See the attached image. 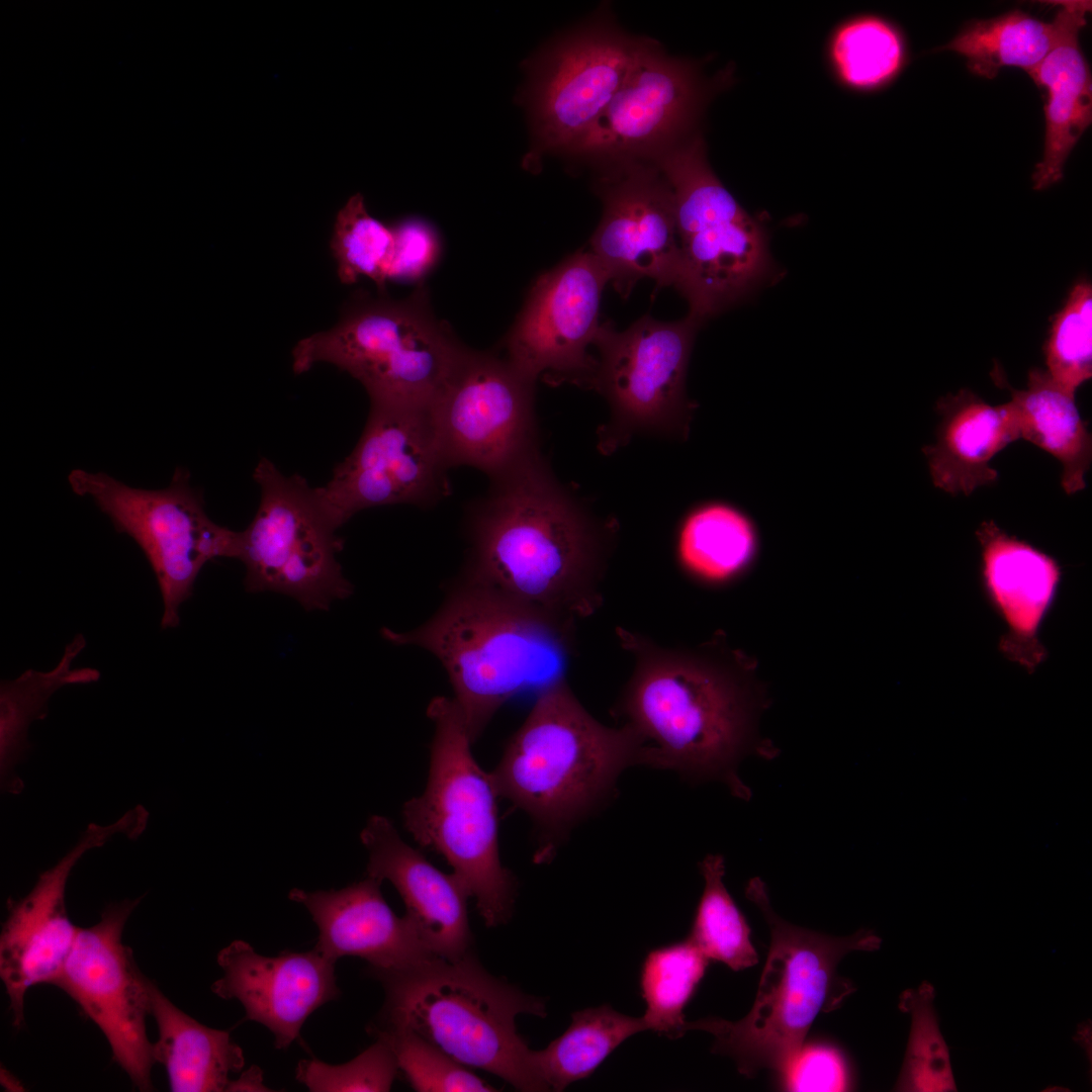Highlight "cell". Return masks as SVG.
I'll list each match as a JSON object with an SVG mask.
<instances>
[{"label":"cell","mask_w":1092,"mask_h":1092,"mask_svg":"<svg viewBox=\"0 0 1092 1092\" xmlns=\"http://www.w3.org/2000/svg\"><path fill=\"white\" fill-rule=\"evenodd\" d=\"M699 868L704 890L688 938L708 960L721 962L733 971L756 965L758 956L750 940V928L723 882V856L708 854Z\"/></svg>","instance_id":"obj_33"},{"label":"cell","mask_w":1092,"mask_h":1092,"mask_svg":"<svg viewBox=\"0 0 1092 1092\" xmlns=\"http://www.w3.org/2000/svg\"><path fill=\"white\" fill-rule=\"evenodd\" d=\"M381 881L367 877L340 890L294 888L291 901L302 904L318 928L314 946L337 962L345 956L368 963L367 972H394L434 957L414 922L397 916L384 900Z\"/></svg>","instance_id":"obj_23"},{"label":"cell","mask_w":1092,"mask_h":1092,"mask_svg":"<svg viewBox=\"0 0 1092 1092\" xmlns=\"http://www.w3.org/2000/svg\"><path fill=\"white\" fill-rule=\"evenodd\" d=\"M645 40L598 19L544 53L528 91L534 135L529 166L548 152L571 153L606 111Z\"/></svg>","instance_id":"obj_14"},{"label":"cell","mask_w":1092,"mask_h":1092,"mask_svg":"<svg viewBox=\"0 0 1092 1092\" xmlns=\"http://www.w3.org/2000/svg\"><path fill=\"white\" fill-rule=\"evenodd\" d=\"M936 412L940 416L936 441L922 448L934 486L969 495L979 486L994 483L998 472L990 461L1019 439L1009 401L991 405L962 389L941 397Z\"/></svg>","instance_id":"obj_24"},{"label":"cell","mask_w":1092,"mask_h":1092,"mask_svg":"<svg viewBox=\"0 0 1092 1092\" xmlns=\"http://www.w3.org/2000/svg\"><path fill=\"white\" fill-rule=\"evenodd\" d=\"M393 255L388 280H422L441 256V239L433 224L420 217H408L391 226Z\"/></svg>","instance_id":"obj_40"},{"label":"cell","mask_w":1092,"mask_h":1092,"mask_svg":"<svg viewBox=\"0 0 1092 1092\" xmlns=\"http://www.w3.org/2000/svg\"><path fill=\"white\" fill-rule=\"evenodd\" d=\"M644 1030L642 1016L620 1013L607 1004L576 1011L560 1036L535 1051L540 1076L549 1090L562 1091L589 1077L621 1043Z\"/></svg>","instance_id":"obj_30"},{"label":"cell","mask_w":1092,"mask_h":1092,"mask_svg":"<svg viewBox=\"0 0 1092 1092\" xmlns=\"http://www.w3.org/2000/svg\"><path fill=\"white\" fill-rule=\"evenodd\" d=\"M782 1076L789 1091H843L849 1081L840 1053L823 1044H803Z\"/></svg>","instance_id":"obj_41"},{"label":"cell","mask_w":1092,"mask_h":1092,"mask_svg":"<svg viewBox=\"0 0 1092 1092\" xmlns=\"http://www.w3.org/2000/svg\"><path fill=\"white\" fill-rule=\"evenodd\" d=\"M575 622L461 576L426 622L402 632L385 627L381 635L438 659L474 743L509 700L565 676Z\"/></svg>","instance_id":"obj_3"},{"label":"cell","mask_w":1092,"mask_h":1092,"mask_svg":"<svg viewBox=\"0 0 1092 1092\" xmlns=\"http://www.w3.org/2000/svg\"><path fill=\"white\" fill-rule=\"evenodd\" d=\"M261 491L250 525L240 532L238 558L251 593L275 592L305 610H328L353 593L337 559L343 540L299 474L285 475L267 458L253 473Z\"/></svg>","instance_id":"obj_10"},{"label":"cell","mask_w":1092,"mask_h":1092,"mask_svg":"<svg viewBox=\"0 0 1092 1092\" xmlns=\"http://www.w3.org/2000/svg\"><path fill=\"white\" fill-rule=\"evenodd\" d=\"M492 481L472 512L462 577L558 617L594 615L604 601L597 526L537 452Z\"/></svg>","instance_id":"obj_1"},{"label":"cell","mask_w":1092,"mask_h":1092,"mask_svg":"<svg viewBox=\"0 0 1092 1092\" xmlns=\"http://www.w3.org/2000/svg\"><path fill=\"white\" fill-rule=\"evenodd\" d=\"M596 191L603 216L588 249L622 297L638 280L675 286L680 263L671 188L651 161L602 166Z\"/></svg>","instance_id":"obj_18"},{"label":"cell","mask_w":1092,"mask_h":1092,"mask_svg":"<svg viewBox=\"0 0 1092 1092\" xmlns=\"http://www.w3.org/2000/svg\"><path fill=\"white\" fill-rule=\"evenodd\" d=\"M828 59L843 86L872 90L897 75L904 61V46L889 22L876 16H858L834 29L828 42Z\"/></svg>","instance_id":"obj_34"},{"label":"cell","mask_w":1092,"mask_h":1092,"mask_svg":"<svg viewBox=\"0 0 1092 1092\" xmlns=\"http://www.w3.org/2000/svg\"><path fill=\"white\" fill-rule=\"evenodd\" d=\"M633 765L648 766L644 739L627 723L610 727L594 718L563 676L539 691L490 775L497 795L538 827L543 861L614 797L620 776Z\"/></svg>","instance_id":"obj_4"},{"label":"cell","mask_w":1092,"mask_h":1092,"mask_svg":"<svg viewBox=\"0 0 1092 1092\" xmlns=\"http://www.w3.org/2000/svg\"><path fill=\"white\" fill-rule=\"evenodd\" d=\"M1067 7V20L1058 42L1028 73L1046 91L1043 158L1032 175L1036 190L1063 177L1070 152L1092 120L1091 74L1078 39L1090 2L1068 1Z\"/></svg>","instance_id":"obj_25"},{"label":"cell","mask_w":1092,"mask_h":1092,"mask_svg":"<svg viewBox=\"0 0 1092 1092\" xmlns=\"http://www.w3.org/2000/svg\"><path fill=\"white\" fill-rule=\"evenodd\" d=\"M710 93L692 62L646 38L606 111L570 154L600 167L651 161L693 133Z\"/></svg>","instance_id":"obj_17"},{"label":"cell","mask_w":1092,"mask_h":1092,"mask_svg":"<svg viewBox=\"0 0 1092 1092\" xmlns=\"http://www.w3.org/2000/svg\"><path fill=\"white\" fill-rule=\"evenodd\" d=\"M140 898L109 904L100 920L79 928L53 985L67 993L101 1030L112 1057L140 1091L152 1090L155 1064L147 1035L151 983L122 942L126 921Z\"/></svg>","instance_id":"obj_13"},{"label":"cell","mask_w":1092,"mask_h":1092,"mask_svg":"<svg viewBox=\"0 0 1092 1092\" xmlns=\"http://www.w3.org/2000/svg\"><path fill=\"white\" fill-rule=\"evenodd\" d=\"M72 490L94 502L119 533L132 538L147 557L163 600L162 629L179 625V608L210 560L237 558L240 532L214 523L186 469L177 468L167 487L129 486L104 472L73 469Z\"/></svg>","instance_id":"obj_9"},{"label":"cell","mask_w":1092,"mask_h":1092,"mask_svg":"<svg viewBox=\"0 0 1092 1092\" xmlns=\"http://www.w3.org/2000/svg\"><path fill=\"white\" fill-rule=\"evenodd\" d=\"M701 324L689 314L676 322L644 315L623 332L601 326L590 386L607 397L620 430L687 434L693 404L686 375Z\"/></svg>","instance_id":"obj_15"},{"label":"cell","mask_w":1092,"mask_h":1092,"mask_svg":"<svg viewBox=\"0 0 1092 1092\" xmlns=\"http://www.w3.org/2000/svg\"><path fill=\"white\" fill-rule=\"evenodd\" d=\"M758 536L751 518L723 502L693 510L682 523L677 541L685 569L706 582H724L742 573L754 560Z\"/></svg>","instance_id":"obj_28"},{"label":"cell","mask_w":1092,"mask_h":1092,"mask_svg":"<svg viewBox=\"0 0 1092 1092\" xmlns=\"http://www.w3.org/2000/svg\"><path fill=\"white\" fill-rule=\"evenodd\" d=\"M466 348L437 318L424 284L402 299L359 290L336 326L297 342L292 369L329 363L357 379L370 404L429 410Z\"/></svg>","instance_id":"obj_7"},{"label":"cell","mask_w":1092,"mask_h":1092,"mask_svg":"<svg viewBox=\"0 0 1092 1092\" xmlns=\"http://www.w3.org/2000/svg\"><path fill=\"white\" fill-rule=\"evenodd\" d=\"M368 1031L389 1045L398 1070L415 1091H497L468 1067L412 1030L370 1023Z\"/></svg>","instance_id":"obj_36"},{"label":"cell","mask_w":1092,"mask_h":1092,"mask_svg":"<svg viewBox=\"0 0 1092 1092\" xmlns=\"http://www.w3.org/2000/svg\"><path fill=\"white\" fill-rule=\"evenodd\" d=\"M393 247L392 229L368 212L362 194L351 196L337 214L330 242L340 281L352 284L365 276L385 294Z\"/></svg>","instance_id":"obj_35"},{"label":"cell","mask_w":1092,"mask_h":1092,"mask_svg":"<svg viewBox=\"0 0 1092 1092\" xmlns=\"http://www.w3.org/2000/svg\"><path fill=\"white\" fill-rule=\"evenodd\" d=\"M933 996L928 983L901 996L900 1008L912 1014V1026L898 1090H956L948 1050L932 1006Z\"/></svg>","instance_id":"obj_37"},{"label":"cell","mask_w":1092,"mask_h":1092,"mask_svg":"<svg viewBox=\"0 0 1092 1092\" xmlns=\"http://www.w3.org/2000/svg\"><path fill=\"white\" fill-rule=\"evenodd\" d=\"M976 537L982 589L1005 626L999 651L1033 673L1048 657L1039 633L1057 598L1062 568L1053 556L1009 535L994 521L983 522Z\"/></svg>","instance_id":"obj_21"},{"label":"cell","mask_w":1092,"mask_h":1092,"mask_svg":"<svg viewBox=\"0 0 1092 1092\" xmlns=\"http://www.w3.org/2000/svg\"><path fill=\"white\" fill-rule=\"evenodd\" d=\"M86 646L82 634L66 646L58 664L49 671L27 669L0 689V756L2 780H6L27 748V730L33 720L46 716L48 701L67 685L89 684L100 672L91 667L73 668L72 662Z\"/></svg>","instance_id":"obj_31"},{"label":"cell","mask_w":1092,"mask_h":1092,"mask_svg":"<svg viewBox=\"0 0 1092 1092\" xmlns=\"http://www.w3.org/2000/svg\"><path fill=\"white\" fill-rule=\"evenodd\" d=\"M427 715L435 727L428 783L404 803V826L422 847L445 857L484 924L499 926L512 916L517 880L499 858L497 792L472 755L455 701L435 697Z\"/></svg>","instance_id":"obj_8"},{"label":"cell","mask_w":1092,"mask_h":1092,"mask_svg":"<svg viewBox=\"0 0 1092 1092\" xmlns=\"http://www.w3.org/2000/svg\"><path fill=\"white\" fill-rule=\"evenodd\" d=\"M1067 15V2L1052 22L1014 10L972 23L940 50L966 57L969 70L980 77L993 79L1003 67L1029 73L1058 42Z\"/></svg>","instance_id":"obj_29"},{"label":"cell","mask_w":1092,"mask_h":1092,"mask_svg":"<svg viewBox=\"0 0 1092 1092\" xmlns=\"http://www.w3.org/2000/svg\"><path fill=\"white\" fill-rule=\"evenodd\" d=\"M395 1057L381 1039L352 1061L330 1065L315 1058L301 1060L296 1080L313 1092L389 1091L398 1073Z\"/></svg>","instance_id":"obj_39"},{"label":"cell","mask_w":1092,"mask_h":1092,"mask_svg":"<svg viewBox=\"0 0 1092 1092\" xmlns=\"http://www.w3.org/2000/svg\"><path fill=\"white\" fill-rule=\"evenodd\" d=\"M1046 372L1069 393L1092 376V287L1077 282L1055 315L1044 345Z\"/></svg>","instance_id":"obj_38"},{"label":"cell","mask_w":1092,"mask_h":1092,"mask_svg":"<svg viewBox=\"0 0 1092 1092\" xmlns=\"http://www.w3.org/2000/svg\"><path fill=\"white\" fill-rule=\"evenodd\" d=\"M146 813L138 807L110 825H90L78 843L38 877L28 894L8 903L0 933V977L14 1026L21 1027L24 1022L25 993L38 984L53 985L77 937L80 927L72 923L65 905L66 884L73 868L88 850L116 833L139 835L147 822Z\"/></svg>","instance_id":"obj_19"},{"label":"cell","mask_w":1092,"mask_h":1092,"mask_svg":"<svg viewBox=\"0 0 1092 1092\" xmlns=\"http://www.w3.org/2000/svg\"><path fill=\"white\" fill-rule=\"evenodd\" d=\"M709 960L689 939L651 949L640 971L648 1030L675 1039L684 1033V1009L705 975Z\"/></svg>","instance_id":"obj_32"},{"label":"cell","mask_w":1092,"mask_h":1092,"mask_svg":"<svg viewBox=\"0 0 1092 1092\" xmlns=\"http://www.w3.org/2000/svg\"><path fill=\"white\" fill-rule=\"evenodd\" d=\"M370 976L385 992L373 1024L412 1030L462 1065L493 1074L519 1091L549 1090L535 1051L516 1027L519 1014L545 1017V1001L488 973L473 951L457 961L434 956Z\"/></svg>","instance_id":"obj_5"},{"label":"cell","mask_w":1092,"mask_h":1092,"mask_svg":"<svg viewBox=\"0 0 1092 1092\" xmlns=\"http://www.w3.org/2000/svg\"><path fill=\"white\" fill-rule=\"evenodd\" d=\"M745 894L770 931L754 1003L737 1021L705 1017L686 1021L684 1030L712 1034V1052L730 1057L746 1077L762 1069L782 1075L819 1013L836 1009L854 991L837 972L840 961L850 951L878 949L881 939L871 930L831 936L786 921L772 909L757 877L748 882Z\"/></svg>","instance_id":"obj_6"},{"label":"cell","mask_w":1092,"mask_h":1092,"mask_svg":"<svg viewBox=\"0 0 1092 1092\" xmlns=\"http://www.w3.org/2000/svg\"><path fill=\"white\" fill-rule=\"evenodd\" d=\"M634 668L616 713L648 746V766L699 783L719 781L741 799L749 789L737 774L751 745V696L727 662L710 654L664 647L618 627Z\"/></svg>","instance_id":"obj_2"},{"label":"cell","mask_w":1092,"mask_h":1092,"mask_svg":"<svg viewBox=\"0 0 1092 1092\" xmlns=\"http://www.w3.org/2000/svg\"><path fill=\"white\" fill-rule=\"evenodd\" d=\"M360 838L369 853L368 876L394 886L405 915L429 949L451 962L473 951L467 913L470 896L457 877L441 872L406 844L386 817L371 816Z\"/></svg>","instance_id":"obj_22"},{"label":"cell","mask_w":1092,"mask_h":1092,"mask_svg":"<svg viewBox=\"0 0 1092 1092\" xmlns=\"http://www.w3.org/2000/svg\"><path fill=\"white\" fill-rule=\"evenodd\" d=\"M216 962L222 975L211 991L221 999L238 1000L245 1019L266 1026L278 1050L289 1048L307 1017L341 994L336 962L316 948L266 957L248 942L234 940L217 953Z\"/></svg>","instance_id":"obj_20"},{"label":"cell","mask_w":1092,"mask_h":1092,"mask_svg":"<svg viewBox=\"0 0 1092 1092\" xmlns=\"http://www.w3.org/2000/svg\"><path fill=\"white\" fill-rule=\"evenodd\" d=\"M446 469L428 410L370 404L357 445L314 488L338 530L365 509L435 503L447 492Z\"/></svg>","instance_id":"obj_12"},{"label":"cell","mask_w":1092,"mask_h":1092,"mask_svg":"<svg viewBox=\"0 0 1092 1092\" xmlns=\"http://www.w3.org/2000/svg\"><path fill=\"white\" fill-rule=\"evenodd\" d=\"M150 1015L158 1038L155 1064L164 1066L173 1092L228 1091L230 1074L245 1066L243 1050L226 1030L208 1027L174 1005L152 981Z\"/></svg>","instance_id":"obj_26"},{"label":"cell","mask_w":1092,"mask_h":1092,"mask_svg":"<svg viewBox=\"0 0 1092 1092\" xmlns=\"http://www.w3.org/2000/svg\"><path fill=\"white\" fill-rule=\"evenodd\" d=\"M609 276L589 250H578L534 281L504 341L506 359L536 381L590 385L589 355L601 329L600 305Z\"/></svg>","instance_id":"obj_16"},{"label":"cell","mask_w":1092,"mask_h":1092,"mask_svg":"<svg viewBox=\"0 0 1092 1092\" xmlns=\"http://www.w3.org/2000/svg\"><path fill=\"white\" fill-rule=\"evenodd\" d=\"M1019 438L1052 454L1063 467L1067 494L1085 488L1092 460V437L1075 402V394L1059 386L1045 370L1033 368L1025 389L1010 388Z\"/></svg>","instance_id":"obj_27"},{"label":"cell","mask_w":1092,"mask_h":1092,"mask_svg":"<svg viewBox=\"0 0 1092 1092\" xmlns=\"http://www.w3.org/2000/svg\"><path fill=\"white\" fill-rule=\"evenodd\" d=\"M262 1072L258 1067H252L243 1073L240 1079L232 1081L228 1091H270L262 1083Z\"/></svg>","instance_id":"obj_42"},{"label":"cell","mask_w":1092,"mask_h":1092,"mask_svg":"<svg viewBox=\"0 0 1092 1092\" xmlns=\"http://www.w3.org/2000/svg\"><path fill=\"white\" fill-rule=\"evenodd\" d=\"M534 384L506 358L466 348L428 410L446 467L471 466L492 479L537 452Z\"/></svg>","instance_id":"obj_11"}]
</instances>
